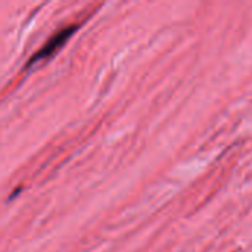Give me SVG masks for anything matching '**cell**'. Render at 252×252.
I'll return each instance as SVG.
<instances>
[{
    "instance_id": "6da1fadb",
    "label": "cell",
    "mask_w": 252,
    "mask_h": 252,
    "mask_svg": "<svg viewBox=\"0 0 252 252\" xmlns=\"http://www.w3.org/2000/svg\"><path fill=\"white\" fill-rule=\"evenodd\" d=\"M75 28H77V27H71V25H69V27L62 28L61 31H58L55 35H52V37L49 38V41H47L46 44H43V47L31 58V62L40 61V59H43V58L52 55L58 47H61V46L69 38V35L75 31Z\"/></svg>"
}]
</instances>
